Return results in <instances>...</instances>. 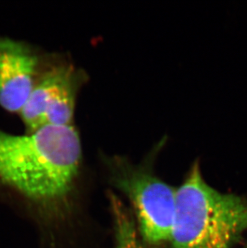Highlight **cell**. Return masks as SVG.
<instances>
[{
	"mask_svg": "<svg viewBox=\"0 0 247 248\" xmlns=\"http://www.w3.org/2000/svg\"><path fill=\"white\" fill-rule=\"evenodd\" d=\"M112 181L130 199L140 234L151 244L170 240L177 188L157 178L145 166L131 164L124 157L108 160Z\"/></svg>",
	"mask_w": 247,
	"mask_h": 248,
	"instance_id": "obj_3",
	"label": "cell"
},
{
	"mask_svg": "<svg viewBox=\"0 0 247 248\" xmlns=\"http://www.w3.org/2000/svg\"><path fill=\"white\" fill-rule=\"evenodd\" d=\"M84 80V73L72 65L55 67L45 73L19 112L29 133L45 126L72 125Z\"/></svg>",
	"mask_w": 247,
	"mask_h": 248,
	"instance_id": "obj_4",
	"label": "cell"
},
{
	"mask_svg": "<svg viewBox=\"0 0 247 248\" xmlns=\"http://www.w3.org/2000/svg\"><path fill=\"white\" fill-rule=\"evenodd\" d=\"M115 228V248H142L133 215L118 197L109 194Z\"/></svg>",
	"mask_w": 247,
	"mask_h": 248,
	"instance_id": "obj_6",
	"label": "cell"
},
{
	"mask_svg": "<svg viewBox=\"0 0 247 248\" xmlns=\"http://www.w3.org/2000/svg\"><path fill=\"white\" fill-rule=\"evenodd\" d=\"M247 232V199L212 187L194 162L177 188L173 248H232Z\"/></svg>",
	"mask_w": 247,
	"mask_h": 248,
	"instance_id": "obj_2",
	"label": "cell"
},
{
	"mask_svg": "<svg viewBox=\"0 0 247 248\" xmlns=\"http://www.w3.org/2000/svg\"><path fill=\"white\" fill-rule=\"evenodd\" d=\"M243 248H247V244H245V245H244V246H243Z\"/></svg>",
	"mask_w": 247,
	"mask_h": 248,
	"instance_id": "obj_7",
	"label": "cell"
},
{
	"mask_svg": "<svg viewBox=\"0 0 247 248\" xmlns=\"http://www.w3.org/2000/svg\"><path fill=\"white\" fill-rule=\"evenodd\" d=\"M81 158L80 138L73 124L42 127L27 135L0 130V180L32 199L68 194Z\"/></svg>",
	"mask_w": 247,
	"mask_h": 248,
	"instance_id": "obj_1",
	"label": "cell"
},
{
	"mask_svg": "<svg viewBox=\"0 0 247 248\" xmlns=\"http://www.w3.org/2000/svg\"><path fill=\"white\" fill-rule=\"evenodd\" d=\"M37 57L23 43L0 37V106L22 110L35 81Z\"/></svg>",
	"mask_w": 247,
	"mask_h": 248,
	"instance_id": "obj_5",
	"label": "cell"
}]
</instances>
